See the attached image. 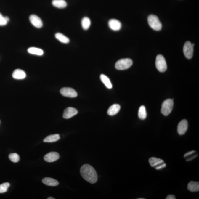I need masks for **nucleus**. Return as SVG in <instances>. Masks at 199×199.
<instances>
[{
	"instance_id": "obj_1",
	"label": "nucleus",
	"mask_w": 199,
	"mask_h": 199,
	"mask_svg": "<svg viewBox=\"0 0 199 199\" xmlns=\"http://www.w3.org/2000/svg\"><path fill=\"white\" fill-rule=\"evenodd\" d=\"M80 173L83 178L90 183L94 184L97 182V173L91 166L88 164L83 165L81 168Z\"/></svg>"
},
{
	"instance_id": "obj_2",
	"label": "nucleus",
	"mask_w": 199,
	"mask_h": 199,
	"mask_svg": "<svg viewBox=\"0 0 199 199\" xmlns=\"http://www.w3.org/2000/svg\"><path fill=\"white\" fill-rule=\"evenodd\" d=\"M147 20L149 25L152 29L156 31H159L162 29V24L156 16L150 15L148 16Z\"/></svg>"
},
{
	"instance_id": "obj_3",
	"label": "nucleus",
	"mask_w": 199,
	"mask_h": 199,
	"mask_svg": "<svg viewBox=\"0 0 199 199\" xmlns=\"http://www.w3.org/2000/svg\"><path fill=\"white\" fill-rule=\"evenodd\" d=\"M174 102L173 100L167 99L162 104L161 112L165 116H167L171 113L172 110Z\"/></svg>"
},
{
	"instance_id": "obj_4",
	"label": "nucleus",
	"mask_w": 199,
	"mask_h": 199,
	"mask_svg": "<svg viewBox=\"0 0 199 199\" xmlns=\"http://www.w3.org/2000/svg\"><path fill=\"white\" fill-rule=\"evenodd\" d=\"M132 64L133 61L131 59H122L118 60L116 63L115 68L118 70H126L130 68Z\"/></svg>"
},
{
	"instance_id": "obj_5",
	"label": "nucleus",
	"mask_w": 199,
	"mask_h": 199,
	"mask_svg": "<svg viewBox=\"0 0 199 199\" xmlns=\"http://www.w3.org/2000/svg\"><path fill=\"white\" fill-rule=\"evenodd\" d=\"M149 162L152 167L158 170L162 169L166 166L163 160L155 157L149 158Z\"/></svg>"
},
{
	"instance_id": "obj_6",
	"label": "nucleus",
	"mask_w": 199,
	"mask_h": 199,
	"mask_svg": "<svg viewBox=\"0 0 199 199\" xmlns=\"http://www.w3.org/2000/svg\"><path fill=\"white\" fill-rule=\"evenodd\" d=\"M156 66L157 69L159 71L163 72L166 71L167 69V65L166 60L163 56L159 55L156 57Z\"/></svg>"
},
{
	"instance_id": "obj_7",
	"label": "nucleus",
	"mask_w": 199,
	"mask_h": 199,
	"mask_svg": "<svg viewBox=\"0 0 199 199\" xmlns=\"http://www.w3.org/2000/svg\"><path fill=\"white\" fill-rule=\"evenodd\" d=\"M194 44L190 42L187 41L183 47V52L185 57L187 59H191L193 55Z\"/></svg>"
},
{
	"instance_id": "obj_8",
	"label": "nucleus",
	"mask_w": 199,
	"mask_h": 199,
	"mask_svg": "<svg viewBox=\"0 0 199 199\" xmlns=\"http://www.w3.org/2000/svg\"><path fill=\"white\" fill-rule=\"evenodd\" d=\"M60 93L65 97L70 98L76 97L78 96L77 93L74 89L70 87H64L60 90Z\"/></svg>"
},
{
	"instance_id": "obj_9",
	"label": "nucleus",
	"mask_w": 199,
	"mask_h": 199,
	"mask_svg": "<svg viewBox=\"0 0 199 199\" xmlns=\"http://www.w3.org/2000/svg\"><path fill=\"white\" fill-rule=\"evenodd\" d=\"M29 20L31 23L36 28H40L43 26V22L41 19L36 15H31L30 16Z\"/></svg>"
},
{
	"instance_id": "obj_10",
	"label": "nucleus",
	"mask_w": 199,
	"mask_h": 199,
	"mask_svg": "<svg viewBox=\"0 0 199 199\" xmlns=\"http://www.w3.org/2000/svg\"><path fill=\"white\" fill-rule=\"evenodd\" d=\"M78 113L77 110L75 108L69 107L65 110L63 114V117L65 119H69L76 115Z\"/></svg>"
},
{
	"instance_id": "obj_11",
	"label": "nucleus",
	"mask_w": 199,
	"mask_h": 199,
	"mask_svg": "<svg viewBox=\"0 0 199 199\" xmlns=\"http://www.w3.org/2000/svg\"><path fill=\"white\" fill-rule=\"evenodd\" d=\"M60 155L58 153L55 152H49L46 154L44 158L45 161L48 162H55L59 159Z\"/></svg>"
},
{
	"instance_id": "obj_12",
	"label": "nucleus",
	"mask_w": 199,
	"mask_h": 199,
	"mask_svg": "<svg viewBox=\"0 0 199 199\" xmlns=\"http://www.w3.org/2000/svg\"><path fill=\"white\" fill-rule=\"evenodd\" d=\"M188 123L186 120H183L178 125L177 132L180 135H184L187 130Z\"/></svg>"
},
{
	"instance_id": "obj_13",
	"label": "nucleus",
	"mask_w": 199,
	"mask_h": 199,
	"mask_svg": "<svg viewBox=\"0 0 199 199\" xmlns=\"http://www.w3.org/2000/svg\"><path fill=\"white\" fill-rule=\"evenodd\" d=\"M108 26L113 31H117L121 28V24L120 21L115 19L110 20L108 22Z\"/></svg>"
},
{
	"instance_id": "obj_14",
	"label": "nucleus",
	"mask_w": 199,
	"mask_h": 199,
	"mask_svg": "<svg viewBox=\"0 0 199 199\" xmlns=\"http://www.w3.org/2000/svg\"><path fill=\"white\" fill-rule=\"evenodd\" d=\"M12 77L16 79H23L26 77V74L23 70L17 69L13 72Z\"/></svg>"
},
{
	"instance_id": "obj_15",
	"label": "nucleus",
	"mask_w": 199,
	"mask_h": 199,
	"mask_svg": "<svg viewBox=\"0 0 199 199\" xmlns=\"http://www.w3.org/2000/svg\"><path fill=\"white\" fill-rule=\"evenodd\" d=\"M121 107L118 104H114L111 105L108 108L107 114L109 115L113 116L116 115L120 110Z\"/></svg>"
},
{
	"instance_id": "obj_16",
	"label": "nucleus",
	"mask_w": 199,
	"mask_h": 199,
	"mask_svg": "<svg viewBox=\"0 0 199 199\" xmlns=\"http://www.w3.org/2000/svg\"><path fill=\"white\" fill-rule=\"evenodd\" d=\"M42 182L45 185L50 186H56L59 184L58 181L49 177L45 178L42 180Z\"/></svg>"
},
{
	"instance_id": "obj_17",
	"label": "nucleus",
	"mask_w": 199,
	"mask_h": 199,
	"mask_svg": "<svg viewBox=\"0 0 199 199\" xmlns=\"http://www.w3.org/2000/svg\"><path fill=\"white\" fill-rule=\"evenodd\" d=\"M187 189L191 192H198L199 191V182L193 181L190 182L188 184Z\"/></svg>"
},
{
	"instance_id": "obj_18",
	"label": "nucleus",
	"mask_w": 199,
	"mask_h": 199,
	"mask_svg": "<svg viewBox=\"0 0 199 199\" xmlns=\"http://www.w3.org/2000/svg\"><path fill=\"white\" fill-rule=\"evenodd\" d=\"M60 135L58 134L48 136L43 140L44 142L52 143L55 142L60 139Z\"/></svg>"
},
{
	"instance_id": "obj_19",
	"label": "nucleus",
	"mask_w": 199,
	"mask_h": 199,
	"mask_svg": "<svg viewBox=\"0 0 199 199\" xmlns=\"http://www.w3.org/2000/svg\"><path fill=\"white\" fill-rule=\"evenodd\" d=\"M52 5L57 8L63 9L67 6V3L65 0H53Z\"/></svg>"
},
{
	"instance_id": "obj_20",
	"label": "nucleus",
	"mask_w": 199,
	"mask_h": 199,
	"mask_svg": "<svg viewBox=\"0 0 199 199\" xmlns=\"http://www.w3.org/2000/svg\"><path fill=\"white\" fill-rule=\"evenodd\" d=\"M100 78L102 82L103 83L107 88L111 89L112 88V84H111L110 79L106 75L104 74H101Z\"/></svg>"
},
{
	"instance_id": "obj_21",
	"label": "nucleus",
	"mask_w": 199,
	"mask_h": 199,
	"mask_svg": "<svg viewBox=\"0 0 199 199\" xmlns=\"http://www.w3.org/2000/svg\"><path fill=\"white\" fill-rule=\"evenodd\" d=\"M55 37L57 40L63 43H68L70 41L68 38L61 33H57L55 35Z\"/></svg>"
},
{
	"instance_id": "obj_22",
	"label": "nucleus",
	"mask_w": 199,
	"mask_h": 199,
	"mask_svg": "<svg viewBox=\"0 0 199 199\" xmlns=\"http://www.w3.org/2000/svg\"><path fill=\"white\" fill-rule=\"evenodd\" d=\"M28 52L30 54L39 56H41L44 54L43 50L39 48L34 47L29 48L28 49Z\"/></svg>"
},
{
	"instance_id": "obj_23",
	"label": "nucleus",
	"mask_w": 199,
	"mask_h": 199,
	"mask_svg": "<svg viewBox=\"0 0 199 199\" xmlns=\"http://www.w3.org/2000/svg\"><path fill=\"white\" fill-rule=\"evenodd\" d=\"M138 117L141 120H144L147 117V113L146 111L145 107L142 105L138 111Z\"/></svg>"
},
{
	"instance_id": "obj_24",
	"label": "nucleus",
	"mask_w": 199,
	"mask_h": 199,
	"mask_svg": "<svg viewBox=\"0 0 199 199\" xmlns=\"http://www.w3.org/2000/svg\"><path fill=\"white\" fill-rule=\"evenodd\" d=\"M81 24L83 29L87 30L90 28L91 25V21L88 17H86L83 18Z\"/></svg>"
},
{
	"instance_id": "obj_25",
	"label": "nucleus",
	"mask_w": 199,
	"mask_h": 199,
	"mask_svg": "<svg viewBox=\"0 0 199 199\" xmlns=\"http://www.w3.org/2000/svg\"><path fill=\"white\" fill-rule=\"evenodd\" d=\"M9 159L12 162L14 163H17L20 160V157L19 155L16 153H12L10 154L9 156Z\"/></svg>"
},
{
	"instance_id": "obj_26",
	"label": "nucleus",
	"mask_w": 199,
	"mask_h": 199,
	"mask_svg": "<svg viewBox=\"0 0 199 199\" xmlns=\"http://www.w3.org/2000/svg\"><path fill=\"white\" fill-rule=\"evenodd\" d=\"M10 185L9 182H5L0 185V193H4L7 192Z\"/></svg>"
},
{
	"instance_id": "obj_27",
	"label": "nucleus",
	"mask_w": 199,
	"mask_h": 199,
	"mask_svg": "<svg viewBox=\"0 0 199 199\" xmlns=\"http://www.w3.org/2000/svg\"><path fill=\"white\" fill-rule=\"evenodd\" d=\"M7 23L4 19V17L0 13V26H4L7 24Z\"/></svg>"
},
{
	"instance_id": "obj_28",
	"label": "nucleus",
	"mask_w": 199,
	"mask_h": 199,
	"mask_svg": "<svg viewBox=\"0 0 199 199\" xmlns=\"http://www.w3.org/2000/svg\"><path fill=\"white\" fill-rule=\"evenodd\" d=\"M195 151L194 150H192L191 151L188 152L187 153H185V154L184 155V158H186L187 157L189 156L190 155L195 153Z\"/></svg>"
},
{
	"instance_id": "obj_29",
	"label": "nucleus",
	"mask_w": 199,
	"mask_h": 199,
	"mask_svg": "<svg viewBox=\"0 0 199 199\" xmlns=\"http://www.w3.org/2000/svg\"><path fill=\"white\" fill-rule=\"evenodd\" d=\"M166 199H176V197L174 195H169L166 197Z\"/></svg>"
},
{
	"instance_id": "obj_30",
	"label": "nucleus",
	"mask_w": 199,
	"mask_h": 199,
	"mask_svg": "<svg viewBox=\"0 0 199 199\" xmlns=\"http://www.w3.org/2000/svg\"><path fill=\"white\" fill-rule=\"evenodd\" d=\"M4 19H5V20L7 21V22H8L9 20V18L7 16H4Z\"/></svg>"
},
{
	"instance_id": "obj_31",
	"label": "nucleus",
	"mask_w": 199,
	"mask_h": 199,
	"mask_svg": "<svg viewBox=\"0 0 199 199\" xmlns=\"http://www.w3.org/2000/svg\"><path fill=\"white\" fill-rule=\"evenodd\" d=\"M48 199H55V198H53V197H49L47 198Z\"/></svg>"
},
{
	"instance_id": "obj_32",
	"label": "nucleus",
	"mask_w": 199,
	"mask_h": 199,
	"mask_svg": "<svg viewBox=\"0 0 199 199\" xmlns=\"http://www.w3.org/2000/svg\"><path fill=\"white\" fill-rule=\"evenodd\" d=\"M144 198H138V199H144Z\"/></svg>"
}]
</instances>
